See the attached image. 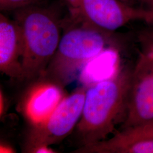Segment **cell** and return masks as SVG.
I'll return each instance as SVG.
<instances>
[{
	"label": "cell",
	"instance_id": "cell-1",
	"mask_svg": "<svg viewBox=\"0 0 153 153\" xmlns=\"http://www.w3.org/2000/svg\"><path fill=\"white\" fill-rule=\"evenodd\" d=\"M132 71L124 69L88 84L82 115L73 131L78 148L107 139L121 119L124 121Z\"/></svg>",
	"mask_w": 153,
	"mask_h": 153
},
{
	"label": "cell",
	"instance_id": "cell-2",
	"mask_svg": "<svg viewBox=\"0 0 153 153\" xmlns=\"http://www.w3.org/2000/svg\"><path fill=\"white\" fill-rule=\"evenodd\" d=\"M71 18L62 21L64 32L43 79L64 88L73 82L84 65L106 50L111 33L95 27L71 10Z\"/></svg>",
	"mask_w": 153,
	"mask_h": 153
},
{
	"label": "cell",
	"instance_id": "cell-3",
	"mask_svg": "<svg viewBox=\"0 0 153 153\" xmlns=\"http://www.w3.org/2000/svg\"><path fill=\"white\" fill-rule=\"evenodd\" d=\"M14 11L23 38V81L34 82L43 75L57 49L62 21L52 9L37 5Z\"/></svg>",
	"mask_w": 153,
	"mask_h": 153
},
{
	"label": "cell",
	"instance_id": "cell-4",
	"mask_svg": "<svg viewBox=\"0 0 153 153\" xmlns=\"http://www.w3.org/2000/svg\"><path fill=\"white\" fill-rule=\"evenodd\" d=\"M88 85L78 87L66 95L45 120L30 125L24 141L23 153H32L40 146L59 143L73 132L82 115Z\"/></svg>",
	"mask_w": 153,
	"mask_h": 153
},
{
	"label": "cell",
	"instance_id": "cell-5",
	"mask_svg": "<svg viewBox=\"0 0 153 153\" xmlns=\"http://www.w3.org/2000/svg\"><path fill=\"white\" fill-rule=\"evenodd\" d=\"M153 124V53L148 47L132 71L123 129Z\"/></svg>",
	"mask_w": 153,
	"mask_h": 153
},
{
	"label": "cell",
	"instance_id": "cell-6",
	"mask_svg": "<svg viewBox=\"0 0 153 153\" xmlns=\"http://www.w3.org/2000/svg\"><path fill=\"white\" fill-rule=\"evenodd\" d=\"M122 0H80L71 10L105 31L112 33L128 23L144 21L153 25V11L126 5Z\"/></svg>",
	"mask_w": 153,
	"mask_h": 153
},
{
	"label": "cell",
	"instance_id": "cell-7",
	"mask_svg": "<svg viewBox=\"0 0 153 153\" xmlns=\"http://www.w3.org/2000/svg\"><path fill=\"white\" fill-rule=\"evenodd\" d=\"M22 102V111L30 125L49 117L65 97L64 88L54 83L38 79L33 82Z\"/></svg>",
	"mask_w": 153,
	"mask_h": 153
},
{
	"label": "cell",
	"instance_id": "cell-8",
	"mask_svg": "<svg viewBox=\"0 0 153 153\" xmlns=\"http://www.w3.org/2000/svg\"><path fill=\"white\" fill-rule=\"evenodd\" d=\"M23 43L18 23L0 14V71L10 79L23 81Z\"/></svg>",
	"mask_w": 153,
	"mask_h": 153
},
{
	"label": "cell",
	"instance_id": "cell-9",
	"mask_svg": "<svg viewBox=\"0 0 153 153\" xmlns=\"http://www.w3.org/2000/svg\"><path fill=\"white\" fill-rule=\"evenodd\" d=\"M74 153H153V138L117 141L112 138L78 148Z\"/></svg>",
	"mask_w": 153,
	"mask_h": 153
},
{
	"label": "cell",
	"instance_id": "cell-10",
	"mask_svg": "<svg viewBox=\"0 0 153 153\" xmlns=\"http://www.w3.org/2000/svg\"><path fill=\"white\" fill-rule=\"evenodd\" d=\"M112 138L115 140L122 141L153 138V124L122 129Z\"/></svg>",
	"mask_w": 153,
	"mask_h": 153
},
{
	"label": "cell",
	"instance_id": "cell-11",
	"mask_svg": "<svg viewBox=\"0 0 153 153\" xmlns=\"http://www.w3.org/2000/svg\"><path fill=\"white\" fill-rule=\"evenodd\" d=\"M40 0H0L2 11H16L28 6L36 5Z\"/></svg>",
	"mask_w": 153,
	"mask_h": 153
},
{
	"label": "cell",
	"instance_id": "cell-12",
	"mask_svg": "<svg viewBox=\"0 0 153 153\" xmlns=\"http://www.w3.org/2000/svg\"><path fill=\"white\" fill-rule=\"evenodd\" d=\"M8 102L4 91L1 88L0 90V117L1 119L2 120L4 117L5 116L6 114L8 109Z\"/></svg>",
	"mask_w": 153,
	"mask_h": 153
},
{
	"label": "cell",
	"instance_id": "cell-13",
	"mask_svg": "<svg viewBox=\"0 0 153 153\" xmlns=\"http://www.w3.org/2000/svg\"><path fill=\"white\" fill-rule=\"evenodd\" d=\"M0 152L1 153H16V151L10 146L7 145V144L1 143L0 146Z\"/></svg>",
	"mask_w": 153,
	"mask_h": 153
},
{
	"label": "cell",
	"instance_id": "cell-14",
	"mask_svg": "<svg viewBox=\"0 0 153 153\" xmlns=\"http://www.w3.org/2000/svg\"><path fill=\"white\" fill-rule=\"evenodd\" d=\"M141 4L145 6L146 9L153 10V0H139Z\"/></svg>",
	"mask_w": 153,
	"mask_h": 153
},
{
	"label": "cell",
	"instance_id": "cell-15",
	"mask_svg": "<svg viewBox=\"0 0 153 153\" xmlns=\"http://www.w3.org/2000/svg\"><path fill=\"white\" fill-rule=\"evenodd\" d=\"M65 1L71 5V8H75V7H76V6L79 3L80 0H65ZM122 1L126 2V1H129L131 0H122Z\"/></svg>",
	"mask_w": 153,
	"mask_h": 153
},
{
	"label": "cell",
	"instance_id": "cell-16",
	"mask_svg": "<svg viewBox=\"0 0 153 153\" xmlns=\"http://www.w3.org/2000/svg\"><path fill=\"white\" fill-rule=\"evenodd\" d=\"M149 48H150V49H151V50H152V52H153V48H152V47H151V46H150V45H149Z\"/></svg>",
	"mask_w": 153,
	"mask_h": 153
},
{
	"label": "cell",
	"instance_id": "cell-17",
	"mask_svg": "<svg viewBox=\"0 0 153 153\" xmlns=\"http://www.w3.org/2000/svg\"><path fill=\"white\" fill-rule=\"evenodd\" d=\"M150 46L152 47V48L153 49V43H151V44H150Z\"/></svg>",
	"mask_w": 153,
	"mask_h": 153
},
{
	"label": "cell",
	"instance_id": "cell-18",
	"mask_svg": "<svg viewBox=\"0 0 153 153\" xmlns=\"http://www.w3.org/2000/svg\"></svg>",
	"mask_w": 153,
	"mask_h": 153
}]
</instances>
